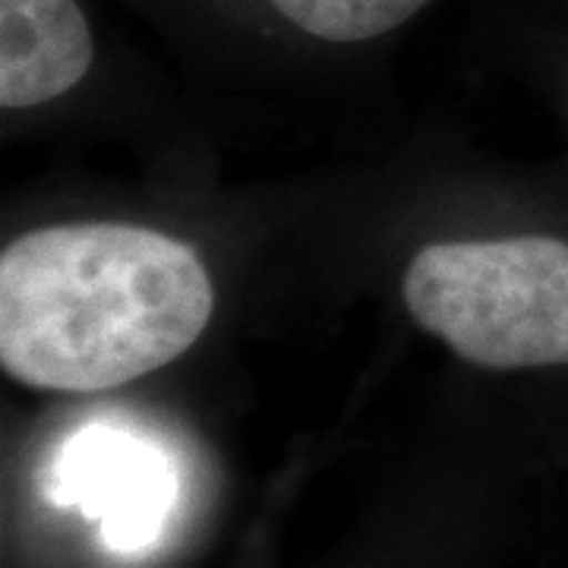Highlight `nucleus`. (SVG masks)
<instances>
[{"instance_id": "f03ea898", "label": "nucleus", "mask_w": 568, "mask_h": 568, "mask_svg": "<svg viewBox=\"0 0 568 568\" xmlns=\"http://www.w3.org/2000/svg\"><path fill=\"white\" fill-rule=\"evenodd\" d=\"M410 320L462 361L493 369L568 366V244L506 237L424 246L405 272Z\"/></svg>"}, {"instance_id": "20e7f679", "label": "nucleus", "mask_w": 568, "mask_h": 568, "mask_svg": "<svg viewBox=\"0 0 568 568\" xmlns=\"http://www.w3.org/2000/svg\"><path fill=\"white\" fill-rule=\"evenodd\" d=\"M61 484L104 518L111 547L136 549L159 534L171 499V477L162 455L123 433L85 429L61 462Z\"/></svg>"}, {"instance_id": "7ed1b4c3", "label": "nucleus", "mask_w": 568, "mask_h": 568, "mask_svg": "<svg viewBox=\"0 0 568 568\" xmlns=\"http://www.w3.org/2000/svg\"><path fill=\"white\" fill-rule=\"evenodd\" d=\"M95 67L80 0H0V108L29 111L73 92Z\"/></svg>"}, {"instance_id": "f257e3e1", "label": "nucleus", "mask_w": 568, "mask_h": 568, "mask_svg": "<svg viewBox=\"0 0 568 568\" xmlns=\"http://www.w3.org/2000/svg\"><path fill=\"white\" fill-rule=\"evenodd\" d=\"M215 291L193 246L121 222L51 224L0 256V366L41 392H108L196 345Z\"/></svg>"}, {"instance_id": "39448f33", "label": "nucleus", "mask_w": 568, "mask_h": 568, "mask_svg": "<svg viewBox=\"0 0 568 568\" xmlns=\"http://www.w3.org/2000/svg\"><path fill=\"white\" fill-rule=\"evenodd\" d=\"M294 36L325 48H357L388 39L436 0H256Z\"/></svg>"}]
</instances>
